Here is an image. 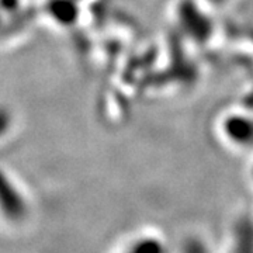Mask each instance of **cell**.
Instances as JSON below:
<instances>
[{"label":"cell","mask_w":253,"mask_h":253,"mask_svg":"<svg viewBox=\"0 0 253 253\" xmlns=\"http://www.w3.org/2000/svg\"><path fill=\"white\" fill-rule=\"evenodd\" d=\"M179 18L184 31L196 41L204 42L212 31L211 21L203 14L191 0H183L179 7Z\"/></svg>","instance_id":"cell-1"},{"label":"cell","mask_w":253,"mask_h":253,"mask_svg":"<svg viewBox=\"0 0 253 253\" xmlns=\"http://www.w3.org/2000/svg\"><path fill=\"white\" fill-rule=\"evenodd\" d=\"M229 253H253V218L241 215L229 231Z\"/></svg>","instance_id":"cell-2"},{"label":"cell","mask_w":253,"mask_h":253,"mask_svg":"<svg viewBox=\"0 0 253 253\" xmlns=\"http://www.w3.org/2000/svg\"><path fill=\"white\" fill-rule=\"evenodd\" d=\"M224 131L228 138L239 145L253 144V121L244 116H232L224 123Z\"/></svg>","instance_id":"cell-3"},{"label":"cell","mask_w":253,"mask_h":253,"mask_svg":"<svg viewBox=\"0 0 253 253\" xmlns=\"http://www.w3.org/2000/svg\"><path fill=\"white\" fill-rule=\"evenodd\" d=\"M123 253H168V248L158 236L145 235L135 239Z\"/></svg>","instance_id":"cell-4"},{"label":"cell","mask_w":253,"mask_h":253,"mask_svg":"<svg viewBox=\"0 0 253 253\" xmlns=\"http://www.w3.org/2000/svg\"><path fill=\"white\" fill-rule=\"evenodd\" d=\"M180 253H214L211 246L201 236L189 235L186 236L180 245Z\"/></svg>","instance_id":"cell-5"},{"label":"cell","mask_w":253,"mask_h":253,"mask_svg":"<svg viewBox=\"0 0 253 253\" xmlns=\"http://www.w3.org/2000/svg\"><path fill=\"white\" fill-rule=\"evenodd\" d=\"M212 3H215V4H221V3H224L226 0H211Z\"/></svg>","instance_id":"cell-6"}]
</instances>
